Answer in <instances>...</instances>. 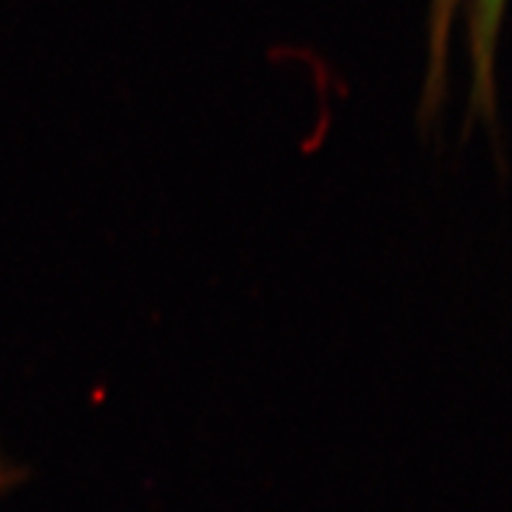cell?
Masks as SVG:
<instances>
[{
	"mask_svg": "<svg viewBox=\"0 0 512 512\" xmlns=\"http://www.w3.org/2000/svg\"><path fill=\"white\" fill-rule=\"evenodd\" d=\"M16 484V471H11L3 460H0V492H6L8 486Z\"/></svg>",
	"mask_w": 512,
	"mask_h": 512,
	"instance_id": "3",
	"label": "cell"
},
{
	"mask_svg": "<svg viewBox=\"0 0 512 512\" xmlns=\"http://www.w3.org/2000/svg\"><path fill=\"white\" fill-rule=\"evenodd\" d=\"M505 0H471V105L468 123L497 128V45Z\"/></svg>",
	"mask_w": 512,
	"mask_h": 512,
	"instance_id": "1",
	"label": "cell"
},
{
	"mask_svg": "<svg viewBox=\"0 0 512 512\" xmlns=\"http://www.w3.org/2000/svg\"><path fill=\"white\" fill-rule=\"evenodd\" d=\"M460 0H432L429 8V61H426L424 95H421V118L432 121L445 100L447 87V50H450L452 21L458 14Z\"/></svg>",
	"mask_w": 512,
	"mask_h": 512,
	"instance_id": "2",
	"label": "cell"
}]
</instances>
